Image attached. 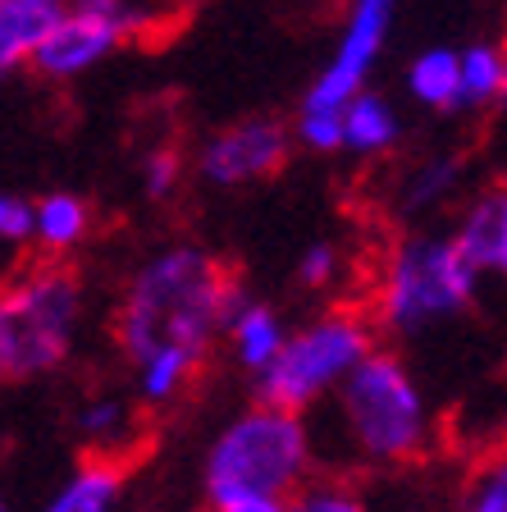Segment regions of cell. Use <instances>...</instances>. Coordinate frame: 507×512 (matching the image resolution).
<instances>
[{"label": "cell", "instance_id": "obj_2", "mask_svg": "<svg viewBox=\"0 0 507 512\" xmlns=\"http://www.w3.org/2000/svg\"><path fill=\"white\" fill-rule=\"evenodd\" d=\"M311 467H316V435L307 416L252 403L211 435L201 453V490L206 503L238 494L293 499L311 485Z\"/></svg>", "mask_w": 507, "mask_h": 512}, {"label": "cell", "instance_id": "obj_23", "mask_svg": "<svg viewBox=\"0 0 507 512\" xmlns=\"http://www.w3.org/2000/svg\"><path fill=\"white\" fill-rule=\"evenodd\" d=\"M293 142L307 151H343V115H329V110H297L293 119Z\"/></svg>", "mask_w": 507, "mask_h": 512}, {"label": "cell", "instance_id": "obj_3", "mask_svg": "<svg viewBox=\"0 0 507 512\" xmlns=\"http://www.w3.org/2000/svg\"><path fill=\"white\" fill-rule=\"evenodd\" d=\"M329 412H334V435L343 444V453L366 462V467L412 462L434 439V421H430V403H425L421 380L389 348L375 352L338 389Z\"/></svg>", "mask_w": 507, "mask_h": 512}, {"label": "cell", "instance_id": "obj_11", "mask_svg": "<svg viewBox=\"0 0 507 512\" xmlns=\"http://www.w3.org/2000/svg\"><path fill=\"white\" fill-rule=\"evenodd\" d=\"M288 339H293L288 320L279 316L270 302H256V298H247L243 307L233 311L229 330H224V343H229L233 362L243 366L252 380H261V375L270 371L279 357H284Z\"/></svg>", "mask_w": 507, "mask_h": 512}, {"label": "cell", "instance_id": "obj_22", "mask_svg": "<svg viewBox=\"0 0 507 512\" xmlns=\"http://www.w3.org/2000/svg\"><path fill=\"white\" fill-rule=\"evenodd\" d=\"M142 192H147L151 202H165V197H174L183 183V151L179 147H151L147 156H142Z\"/></svg>", "mask_w": 507, "mask_h": 512}, {"label": "cell", "instance_id": "obj_27", "mask_svg": "<svg viewBox=\"0 0 507 512\" xmlns=\"http://www.w3.org/2000/svg\"><path fill=\"white\" fill-rule=\"evenodd\" d=\"M0 512H14V508H0Z\"/></svg>", "mask_w": 507, "mask_h": 512}, {"label": "cell", "instance_id": "obj_14", "mask_svg": "<svg viewBox=\"0 0 507 512\" xmlns=\"http://www.w3.org/2000/svg\"><path fill=\"white\" fill-rule=\"evenodd\" d=\"M124 503V467L115 458H87L55 485L37 512H119Z\"/></svg>", "mask_w": 507, "mask_h": 512}, {"label": "cell", "instance_id": "obj_4", "mask_svg": "<svg viewBox=\"0 0 507 512\" xmlns=\"http://www.w3.org/2000/svg\"><path fill=\"white\" fill-rule=\"evenodd\" d=\"M476 266L453 234H407L389 247L375 284V325L393 339H416L466 311L476 298Z\"/></svg>", "mask_w": 507, "mask_h": 512}, {"label": "cell", "instance_id": "obj_17", "mask_svg": "<svg viewBox=\"0 0 507 512\" xmlns=\"http://www.w3.org/2000/svg\"><path fill=\"white\" fill-rule=\"evenodd\" d=\"M74 430L92 448V458H110L115 448H124L133 439V407L115 394H96L87 403H78Z\"/></svg>", "mask_w": 507, "mask_h": 512}, {"label": "cell", "instance_id": "obj_1", "mask_svg": "<svg viewBox=\"0 0 507 512\" xmlns=\"http://www.w3.org/2000/svg\"><path fill=\"white\" fill-rule=\"evenodd\" d=\"M247 293L201 247H160L133 270L115 311V339L133 366L151 357H183L201 366L215 339H224Z\"/></svg>", "mask_w": 507, "mask_h": 512}, {"label": "cell", "instance_id": "obj_7", "mask_svg": "<svg viewBox=\"0 0 507 512\" xmlns=\"http://www.w3.org/2000/svg\"><path fill=\"white\" fill-rule=\"evenodd\" d=\"M156 19H165L151 5H124V0H74L64 10L60 28L46 37L37 60L28 64L46 83H69V78L92 74L96 64L115 55L128 37H142Z\"/></svg>", "mask_w": 507, "mask_h": 512}, {"label": "cell", "instance_id": "obj_16", "mask_svg": "<svg viewBox=\"0 0 507 512\" xmlns=\"http://www.w3.org/2000/svg\"><path fill=\"white\" fill-rule=\"evenodd\" d=\"M92 234V206L78 192H42L37 197V247L46 256H64L74 252L83 238Z\"/></svg>", "mask_w": 507, "mask_h": 512}, {"label": "cell", "instance_id": "obj_24", "mask_svg": "<svg viewBox=\"0 0 507 512\" xmlns=\"http://www.w3.org/2000/svg\"><path fill=\"white\" fill-rule=\"evenodd\" d=\"M0 243L5 247L37 243V197H23V192L0 197Z\"/></svg>", "mask_w": 507, "mask_h": 512}, {"label": "cell", "instance_id": "obj_19", "mask_svg": "<svg viewBox=\"0 0 507 512\" xmlns=\"http://www.w3.org/2000/svg\"><path fill=\"white\" fill-rule=\"evenodd\" d=\"M457 183H462V160H457V156H430V160H421L412 174H402L398 211L402 215L434 211V206H444L448 197H453Z\"/></svg>", "mask_w": 507, "mask_h": 512}, {"label": "cell", "instance_id": "obj_13", "mask_svg": "<svg viewBox=\"0 0 507 512\" xmlns=\"http://www.w3.org/2000/svg\"><path fill=\"white\" fill-rule=\"evenodd\" d=\"M402 83H407V96L421 110H439V115L466 110L462 106V46L434 42L425 51H416Z\"/></svg>", "mask_w": 507, "mask_h": 512}, {"label": "cell", "instance_id": "obj_6", "mask_svg": "<svg viewBox=\"0 0 507 512\" xmlns=\"http://www.w3.org/2000/svg\"><path fill=\"white\" fill-rule=\"evenodd\" d=\"M83 284L64 266H32L0 298V371L5 380L55 375L83 334Z\"/></svg>", "mask_w": 507, "mask_h": 512}, {"label": "cell", "instance_id": "obj_20", "mask_svg": "<svg viewBox=\"0 0 507 512\" xmlns=\"http://www.w3.org/2000/svg\"><path fill=\"white\" fill-rule=\"evenodd\" d=\"M457 512H507V448L489 453L476 467V476L466 480Z\"/></svg>", "mask_w": 507, "mask_h": 512}, {"label": "cell", "instance_id": "obj_10", "mask_svg": "<svg viewBox=\"0 0 507 512\" xmlns=\"http://www.w3.org/2000/svg\"><path fill=\"white\" fill-rule=\"evenodd\" d=\"M462 256L476 266V275H507V183L480 188L462 206L453 229Z\"/></svg>", "mask_w": 507, "mask_h": 512}, {"label": "cell", "instance_id": "obj_8", "mask_svg": "<svg viewBox=\"0 0 507 512\" xmlns=\"http://www.w3.org/2000/svg\"><path fill=\"white\" fill-rule=\"evenodd\" d=\"M393 19H398V10L389 0H357V5H348L338 42L329 51V60L320 64V74L311 78L307 96H302V110L343 115L361 92H370L366 83L375 74V60H380L384 42H389Z\"/></svg>", "mask_w": 507, "mask_h": 512}, {"label": "cell", "instance_id": "obj_9", "mask_svg": "<svg viewBox=\"0 0 507 512\" xmlns=\"http://www.w3.org/2000/svg\"><path fill=\"white\" fill-rule=\"evenodd\" d=\"M293 151V128L270 115H252L220 128L197 147V174L211 188H247L284 170Z\"/></svg>", "mask_w": 507, "mask_h": 512}, {"label": "cell", "instance_id": "obj_15", "mask_svg": "<svg viewBox=\"0 0 507 512\" xmlns=\"http://www.w3.org/2000/svg\"><path fill=\"white\" fill-rule=\"evenodd\" d=\"M402 142V115L380 92H361L343 110V151L352 156H384Z\"/></svg>", "mask_w": 507, "mask_h": 512}, {"label": "cell", "instance_id": "obj_18", "mask_svg": "<svg viewBox=\"0 0 507 512\" xmlns=\"http://www.w3.org/2000/svg\"><path fill=\"white\" fill-rule=\"evenodd\" d=\"M507 101V46L471 42L462 46V106L480 110Z\"/></svg>", "mask_w": 507, "mask_h": 512}, {"label": "cell", "instance_id": "obj_25", "mask_svg": "<svg viewBox=\"0 0 507 512\" xmlns=\"http://www.w3.org/2000/svg\"><path fill=\"white\" fill-rule=\"evenodd\" d=\"M343 270V256H338L334 243H311L297 256V284L302 288H329Z\"/></svg>", "mask_w": 507, "mask_h": 512}, {"label": "cell", "instance_id": "obj_5", "mask_svg": "<svg viewBox=\"0 0 507 512\" xmlns=\"http://www.w3.org/2000/svg\"><path fill=\"white\" fill-rule=\"evenodd\" d=\"M380 352V325L357 307H334L293 330L284 357L256 380V403L307 416L325 407L338 389Z\"/></svg>", "mask_w": 507, "mask_h": 512}, {"label": "cell", "instance_id": "obj_12", "mask_svg": "<svg viewBox=\"0 0 507 512\" xmlns=\"http://www.w3.org/2000/svg\"><path fill=\"white\" fill-rule=\"evenodd\" d=\"M64 0H0V69L14 74L37 60L55 28L64 19Z\"/></svg>", "mask_w": 507, "mask_h": 512}, {"label": "cell", "instance_id": "obj_26", "mask_svg": "<svg viewBox=\"0 0 507 512\" xmlns=\"http://www.w3.org/2000/svg\"><path fill=\"white\" fill-rule=\"evenodd\" d=\"M211 512H288V499H270V494H238V499L211 503Z\"/></svg>", "mask_w": 507, "mask_h": 512}, {"label": "cell", "instance_id": "obj_21", "mask_svg": "<svg viewBox=\"0 0 507 512\" xmlns=\"http://www.w3.org/2000/svg\"><path fill=\"white\" fill-rule=\"evenodd\" d=\"M288 512H370V508L343 480H311L307 490L288 499Z\"/></svg>", "mask_w": 507, "mask_h": 512}]
</instances>
